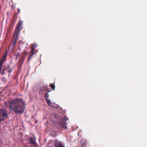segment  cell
I'll list each match as a JSON object with an SVG mask.
<instances>
[{
  "label": "cell",
  "mask_w": 147,
  "mask_h": 147,
  "mask_svg": "<svg viewBox=\"0 0 147 147\" xmlns=\"http://www.w3.org/2000/svg\"><path fill=\"white\" fill-rule=\"evenodd\" d=\"M10 109L16 113H22L25 109L24 102L21 99H16L10 103Z\"/></svg>",
  "instance_id": "6da1fadb"
},
{
  "label": "cell",
  "mask_w": 147,
  "mask_h": 147,
  "mask_svg": "<svg viewBox=\"0 0 147 147\" xmlns=\"http://www.w3.org/2000/svg\"><path fill=\"white\" fill-rule=\"evenodd\" d=\"M7 117V113L5 110L0 109V121L4 120Z\"/></svg>",
  "instance_id": "7a4b0ae2"
}]
</instances>
